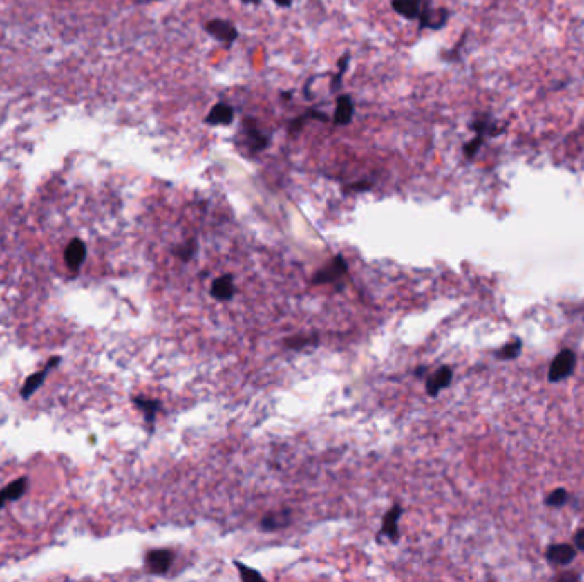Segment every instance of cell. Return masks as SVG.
Wrapping results in <instances>:
<instances>
[{
    "mask_svg": "<svg viewBox=\"0 0 584 582\" xmlns=\"http://www.w3.org/2000/svg\"><path fill=\"white\" fill-rule=\"evenodd\" d=\"M26 487H28V478L26 476H21V478L14 480L12 483H9L6 489L0 490V509H2L6 504H9V502L21 499V497L24 496V492H26Z\"/></svg>",
    "mask_w": 584,
    "mask_h": 582,
    "instance_id": "obj_15",
    "label": "cell"
},
{
    "mask_svg": "<svg viewBox=\"0 0 584 582\" xmlns=\"http://www.w3.org/2000/svg\"><path fill=\"white\" fill-rule=\"evenodd\" d=\"M569 499H571V496H569V492L565 489H555L552 492L549 494V496L545 497V505H549V507H554V509H558V507H564L565 504H567Z\"/></svg>",
    "mask_w": 584,
    "mask_h": 582,
    "instance_id": "obj_22",
    "label": "cell"
},
{
    "mask_svg": "<svg viewBox=\"0 0 584 582\" xmlns=\"http://www.w3.org/2000/svg\"><path fill=\"white\" fill-rule=\"evenodd\" d=\"M310 344H317V338H289V340H285V347L291 348L306 347Z\"/></svg>",
    "mask_w": 584,
    "mask_h": 582,
    "instance_id": "obj_26",
    "label": "cell"
},
{
    "mask_svg": "<svg viewBox=\"0 0 584 582\" xmlns=\"http://www.w3.org/2000/svg\"><path fill=\"white\" fill-rule=\"evenodd\" d=\"M433 0H391V7L397 14L408 21H419L420 16L431 9Z\"/></svg>",
    "mask_w": 584,
    "mask_h": 582,
    "instance_id": "obj_3",
    "label": "cell"
},
{
    "mask_svg": "<svg viewBox=\"0 0 584 582\" xmlns=\"http://www.w3.org/2000/svg\"><path fill=\"white\" fill-rule=\"evenodd\" d=\"M60 361H62V359L59 357V355H55V357H52L48 362H46V366L43 367L41 370H38V373L31 374V376L28 377L26 381H24L23 388H21V396H23L24 400L31 398V396L36 393V389H38L39 386H41L43 383H45V377L48 376L50 370L55 369V367L59 366Z\"/></svg>",
    "mask_w": 584,
    "mask_h": 582,
    "instance_id": "obj_6",
    "label": "cell"
},
{
    "mask_svg": "<svg viewBox=\"0 0 584 582\" xmlns=\"http://www.w3.org/2000/svg\"><path fill=\"white\" fill-rule=\"evenodd\" d=\"M234 120V108L229 106L226 103H217L216 106H212V110L209 111V115L205 116V125H229Z\"/></svg>",
    "mask_w": 584,
    "mask_h": 582,
    "instance_id": "obj_12",
    "label": "cell"
},
{
    "mask_svg": "<svg viewBox=\"0 0 584 582\" xmlns=\"http://www.w3.org/2000/svg\"><path fill=\"white\" fill-rule=\"evenodd\" d=\"M133 405H135L137 409H139L140 412L144 413L146 420L151 422V424L154 422L156 413H158L159 409H161V403H159L158 400L142 398V396H137V398H133Z\"/></svg>",
    "mask_w": 584,
    "mask_h": 582,
    "instance_id": "obj_20",
    "label": "cell"
},
{
    "mask_svg": "<svg viewBox=\"0 0 584 582\" xmlns=\"http://www.w3.org/2000/svg\"><path fill=\"white\" fill-rule=\"evenodd\" d=\"M371 188V183L369 181H359V183H354V185H349L347 187V190H354V191H364V190H369Z\"/></svg>",
    "mask_w": 584,
    "mask_h": 582,
    "instance_id": "obj_29",
    "label": "cell"
},
{
    "mask_svg": "<svg viewBox=\"0 0 584 582\" xmlns=\"http://www.w3.org/2000/svg\"><path fill=\"white\" fill-rule=\"evenodd\" d=\"M554 579L555 581H579L581 579V576L574 572H565V574H558V576H555Z\"/></svg>",
    "mask_w": 584,
    "mask_h": 582,
    "instance_id": "obj_28",
    "label": "cell"
},
{
    "mask_svg": "<svg viewBox=\"0 0 584 582\" xmlns=\"http://www.w3.org/2000/svg\"><path fill=\"white\" fill-rule=\"evenodd\" d=\"M346 274H347L346 260H343L342 256H335L325 268H321V270L314 275L311 282H313L314 285H318V283L337 282V280H339L340 277H343Z\"/></svg>",
    "mask_w": 584,
    "mask_h": 582,
    "instance_id": "obj_7",
    "label": "cell"
},
{
    "mask_svg": "<svg viewBox=\"0 0 584 582\" xmlns=\"http://www.w3.org/2000/svg\"><path fill=\"white\" fill-rule=\"evenodd\" d=\"M197 253V243L194 241V239H191L190 243H187V245H183V246H180V248H176L175 250V254L178 258H180V260H183V261H188V260H191V258H194V254Z\"/></svg>",
    "mask_w": 584,
    "mask_h": 582,
    "instance_id": "obj_24",
    "label": "cell"
},
{
    "mask_svg": "<svg viewBox=\"0 0 584 582\" xmlns=\"http://www.w3.org/2000/svg\"><path fill=\"white\" fill-rule=\"evenodd\" d=\"M572 545H574V547H576V550L583 552V554H584V527H583V529H579L578 533L574 534V540H572Z\"/></svg>",
    "mask_w": 584,
    "mask_h": 582,
    "instance_id": "obj_27",
    "label": "cell"
},
{
    "mask_svg": "<svg viewBox=\"0 0 584 582\" xmlns=\"http://www.w3.org/2000/svg\"><path fill=\"white\" fill-rule=\"evenodd\" d=\"M236 567H238V570H239V574H241L243 581H249L252 577H255V579H262V574H260L258 570L248 569V567H245L243 563H238V562H236Z\"/></svg>",
    "mask_w": 584,
    "mask_h": 582,
    "instance_id": "obj_25",
    "label": "cell"
},
{
    "mask_svg": "<svg viewBox=\"0 0 584 582\" xmlns=\"http://www.w3.org/2000/svg\"><path fill=\"white\" fill-rule=\"evenodd\" d=\"M427 374V367H419V369L415 370V376L417 377H424Z\"/></svg>",
    "mask_w": 584,
    "mask_h": 582,
    "instance_id": "obj_31",
    "label": "cell"
},
{
    "mask_svg": "<svg viewBox=\"0 0 584 582\" xmlns=\"http://www.w3.org/2000/svg\"><path fill=\"white\" fill-rule=\"evenodd\" d=\"M173 560H175V554L171 550H166V548L151 550L146 556V567L152 574H164L169 570Z\"/></svg>",
    "mask_w": 584,
    "mask_h": 582,
    "instance_id": "obj_8",
    "label": "cell"
},
{
    "mask_svg": "<svg viewBox=\"0 0 584 582\" xmlns=\"http://www.w3.org/2000/svg\"><path fill=\"white\" fill-rule=\"evenodd\" d=\"M288 525H289V511L279 512V514L267 516V518H263L262 523H260L262 529H267V531L277 529V527H284Z\"/></svg>",
    "mask_w": 584,
    "mask_h": 582,
    "instance_id": "obj_21",
    "label": "cell"
},
{
    "mask_svg": "<svg viewBox=\"0 0 584 582\" xmlns=\"http://www.w3.org/2000/svg\"><path fill=\"white\" fill-rule=\"evenodd\" d=\"M204 29L214 39H217L219 43H226V46H231L238 39V29L234 28L233 23L226 19L207 21Z\"/></svg>",
    "mask_w": 584,
    "mask_h": 582,
    "instance_id": "obj_4",
    "label": "cell"
},
{
    "mask_svg": "<svg viewBox=\"0 0 584 582\" xmlns=\"http://www.w3.org/2000/svg\"><path fill=\"white\" fill-rule=\"evenodd\" d=\"M86 254H88V248H86V243L81 241V239H72L68 243V246L64 251V260L65 265L70 268L72 272H77L79 268L82 267V263L86 261Z\"/></svg>",
    "mask_w": 584,
    "mask_h": 582,
    "instance_id": "obj_9",
    "label": "cell"
},
{
    "mask_svg": "<svg viewBox=\"0 0 584 582\" xmlns=\"http://www.w3.org/2000/svg\"><path fill=\"white\" fill-rule=\"evenodd\" d=\"M449 19V12L446 9H434L431 7L424 16H420L419 19V29H441L446 26Z\"/></svg>",
    "mask_w": 584,
    "mask_h": 582,
    "instance_id": "obj_14",
    "label": "cell"
},
{
    "mask_svg": "<svg viewBox=\"0 0 584 582\" xmlns=\"http://www.w3.org/2000/svg\"><path fill=\"white\" fill-rule=\"evenodd\" d=\"M354 111H355V106H354L352 97L349 96V94H342V96L337 97L333 123L339 126L349 125V123L352 122V118H354Z\"/></svg>",
    "mask_w": 584,
    "mask_h": 582,
    "instance_id": "obj_11",
    "label": "cell"
},
{
    "mask_svg": "<svg viewBox=\"0 0 584 582\" xmlns=\"http://www.w3.org/2000/svg\"><path fill=\"white\" fill-rule=\"evenodd\" d=\"M236 292V287L233 282V275H223V277L214 280L212 287H210V294L214 299L217 301H229L233 299Z\"/></svg>",
    "mask_w": 584,
    "mask_h": 582,
    "instance_id": "obj_13",
    "label": "cell"
},
{
    "mask_svg": "<svg viewBox=\"0 0 584 582\" xmlns=\"http://www.w3.org/2000/svg\"><path fill=\"white\" fill-rule=\"evenodd\" d=\"M576 352L572 348H562L557 355L554 357V361L550 362L549 367V377L550 383H561V381H565L567 377L572 376L576 369Z\"/></svg>",
    "mask_w": 584,
    "mask_h": 582,
    "instance_id": "obj_1",
    "label": "cell"
},
{
    "mask_svg": "<svg viewBox=\"0 0 584 582\" xmlns=\"http://www.w3.org/2000/svg\"><path fill=\"white\" fill-rule=\"evenodd\" d=\"M471 130L477 133V137H480V139L485 140L487 137H492V135H496V133H499L500 129L497 126V123L491 118V116H480V118H477L473 123H471Z\"/></svg>",
    "mask_w": 584,
    "mask_h": 582,
    "instance_id": "obj_17",
    "label": "cell"
},
{
    "mask_svg": "<svg viewBox=\"0 0 584 582\" xmlns=\"http://www.w3.org/2000/svg\"><path fill=\"white\" fill-rule=\"evenodd\" d=\"M243 3H253V6H258L260 2H262V0H241Z\"/></svg>",
    "mask_w": 584,
    "mask_h": 582,
    "instance_id": "obj_32",
    "label": "cell"
},
{
    "mask_svg": "<svg viewBox=\"0 0 584 582\" xmlns=\"http://www.w3.org/2000/svg\"><path fill=\"white\" fill-rule=\"evenodd\" d=\"M521 348H523V341H521V338L514 337L509 344H506L504 347H500L499 350L494 352V357L497 359V361H504V362L514 361V359L520 357Z\"/></svg>",
    "mask_w": 584,
    "mask_h": 582,
    "instance_id": "obj_18",
    "label": "cell"
},
{
    "mask_svg": "<svg viewBox=\"0 0 584 582\" xmlns=\"http://www.w3.org/2000/svg\"><path fill=\"white\" fill-rule=\"evenodd\" d=\"M349 62H350V55H349V53H343V55L340 57L339 64H337V65H339V72H337L335 77H333V82H332V89L333 91H337L340 86H342V79H343V75H346L347 67H349Z\"/></svg>",
    "mask_w": 584,
    "mask_h": 582,
    "instance_id": "obj_23",
    "label": "cell"
},
{
    "mask_svg": "<svg viewBox=\"0 0 584 582\" xmlns=\"http://www.w3.org/2000/svg\"><path fill=\"white\" fill-rule=\"evenodd\" d=\"M400 516L402 507L400 505H395L391 511L386 512V516L383 518V525H381V533L386 534L393 541L398 540V519H400Z\"/></svg>",
    "mask_w": 584,
    "mask_h": 582,
    "instance_id": "obj_16",
    "label": "cell"
},
{
    "mask_svg": "<svg viewBox=\"0 0 584 582\" xmlns=\"http://www.w3.org/2000/svg\"><path fill=\"white\" fill-rule=\"evenodd\" d=\"M576 554H578V550H576L574 545L555 543L545 550V560L552 567H567L574 562Z\"/></svg>",
    "mask_w": 584,
    "mask_h": 582,
    "instance_id": "obj_5",
    "label": "cell"
},
{
    "mask_svg": "<svg viewBox=\"0 0 584 582\" xmlns=\"http://www.w3.org/2000/svg\"><path fill=\"white\" fill-rule=\"evenodd\" d=\"M241 139L243 144L246 145V149H248L252 154L262 152L270 145V137L256 125L255 120H245V122H243Z\"/></svg>",
    "mask_w": 584,
    "mask_h": 582,
    "instance_id": "obj_2",
    "label": "cell"
},
{
    "mask_svg": "<svg viewBox=\"0 0 584 582\" xmlns=\"http://www.w3.org/2000/svg\"><path fill=\"white\" fill-rule=\"evenodd\" d=\"M453 381V369L448 366L439 367L434 374L427 376L426 381V389L431 396H437L439 391H442L444 388H448Z\"/></svg>",
    "mask_w": 584,
    "mask_h": 582,
    "instance_id": "obj_10",
    "label": "cell"
},
{
    "mask_svg": "<svg viewBox=\"0 0 584 582\" xmlns=\"http://www.w3.org/2000/svg\"><path fill=\"white\" fill-rule=\"evenodd\" d=\"M321 120V122H328V115H325V113H321V111H318V110H313V108H311V110H308L306 113H303V115L301 116H297L296 120H292L291 123H289V132L291 133H299L301 130H303V126L306 125V122L308 120Z\"/></svg>",
    "mask_w": 584,
    "mask_h": 582,
    "instance_id": "obj_19",
    "label": "cell"
},
{
    "mask_svg": "<svg viewBox=\"0 0 584 582\" xmlns=\"http://www.w3.org/2000/svg\"><path fill=\"white\" fill-rule=\"evenodd\" d=\"M275 3H277L279 7H282V9H288V7L292 6V0H274Z\"/></svg>",
    "mask_w": 584,
    "mask_h": 582,
    "instance_id": "obj_30",
    "label": "cell"
}]
</instances>
